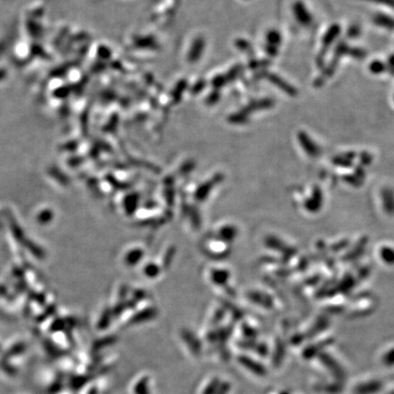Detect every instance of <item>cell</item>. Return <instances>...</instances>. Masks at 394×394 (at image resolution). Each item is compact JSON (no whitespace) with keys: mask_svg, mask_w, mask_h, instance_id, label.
Here are the masks:
<instances>
[{"mask_svg":"<svg viewBox=\"0 0 394 394\" xmlns=\"http://www.w3.org/2000/svg\"><path fill=\"white\" fill-rule=\"evenodd\" d=\"M270 82H272L274 85L279 87L280 90H282L283 92L288 93L289 96H295L296 95V90L294 89L293 87L290 86L289 83L284 81L283 79L274 75V74H270Z\"/></svg>","mask_w":394,"mask_h":394,"instance_id":"cell-4","label":"cell"},{"mask_svg":"<svg viewBox=\"0 0 394 394\" xmlns=\"http://www.w3.org/2000/svg\"><path fill=\"white\" fill-rule=\"evenodd\" d=\"M267 39L269 45L268 52L270 53V56H276L279 50V46L281 43V35L278 30L272 29L268 34Z\"/></svg>","mask_w":394,"mask_h":394,"instance_id":"cell-2","label":"cell"},{"mask_svg":"<svg viewBox=\"0 0 394 394\" xmlns=\"http://www.w3.org/2000/svg\"><path fill=\"white\" fill-rule=\"evenodd\" d=\"M293 13L298 24L308 27L312 23L313 18L306 6L302 2H296L293 6Z\"/></svg>","mask_w":394,"mask_h":394,"instance_id":"cell-1","label":"cell"},{"mask_svg":"<svg viewBox=\"0 0 394 394\" xmlns=\"http://www.w3.org/2000/svg\"><path fill=\"white\" fill-rule=\"evenodd\" d=\"M369 69H370V73H372V74L378 75V74H381V73H384L386 69H387V66L380 60H374V61L370 62Z\"/></svg>","mask_w":394,"mask_h":394,"instance_id":"cell-7","label":"cell"},{"mask_svg":"<svg viewBox=\"0 0 394 394\" xmlns=\"http://www.w3.org/2000/svg\"><path fill=\"white\" fill-rule=\"evenodd\" d=\"M366 1L374 2L377 4H381V5L389 6L390 7V9L394 10V0H366Z\"/></svg>","mask_w":394,"mask_h":394,"instance_id":"cell-8","label":"cell"},{"mask_svg":"<svg viewBox=\"0 0 394 394\" xmlns=\"http://www.w3.org/2000/svg\"><path fill=\"white\" fill-rule=\"evenodd\" d=\"M135 394H151L150 389L149 379L148 378H142L138 379L134 383V389Z\"/></svg>","mask_w":394,"mask_h":394,"instance_id":"cell-6","label":"cell"},{"mask_svg":"<svg viewBox=\"0 0 394 394\" xmlns=\"http://www.w3.org/2000/svg\"><path fill=\"white\" fill-rule=\"evenodd\" d=\"M359 31H360V29H359V28H357V27L356 28H351V30L349 31L350 36H351V37H357Z\"/></svg>","mask_w":394,"mask_h":394,"instance_id":"cell-9","label":"cell"},{"mask_svg":"<svg viewBox=\"0 0 394 394\" xmlns=\"http://www.w3.org/2000/svg\"><path fill=\"white\" fill-rule=\"evenodd\" d=\"M372 21L375 25L378 27L383 28L388 30H393L394 29V19L389 17L388 15L383 14V13H376L372 18Z\"/></svg>","mask_w":394,"mask_h":394,"instance_id":"cell-3","label":"cell"},{"mask_svg":"<svg viewBox=\"0 0 394 394\" xmlns=\"http://www.w3.org/2000/svg\"><path fill=\"white\" fill-rule=\"evenodd\" d=\"M340 32H341L340 26L333 25L332 28L329 29L326 34L324 35V38H323V40H322V43H323L324 48H329L332 45V42L338 38Z\"/></svg>","mask_w":394,"mask_h":394,"instance_id":"cell-5","label":"cell"},{"mask_svg":"<svg viewBox=\"0 0 394 394\" xmlns=\"http://www.w3.org/2000/svg\"><path fill=\"white\" fill-rule=\"evenodd\" d=\"M389 67L392 70L394 69V54L389 58Z\"/></svg>","mask_w":394,"mask_h":394,"instance_id":"cell-10","label":"cell"}]
</instances>
